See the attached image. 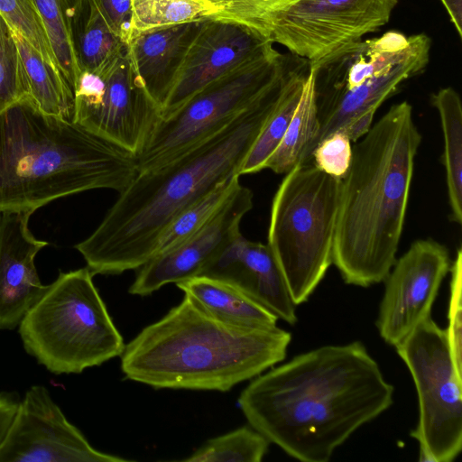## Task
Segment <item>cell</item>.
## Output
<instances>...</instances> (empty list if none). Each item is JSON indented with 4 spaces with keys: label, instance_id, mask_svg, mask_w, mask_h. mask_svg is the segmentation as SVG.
Segmentation results:
<instances>
[{
    "label": "cell",
    "instance_id": "20",
    "mask_svg": "<svg viewBox=\"0 0 462 462\" xmlns=\"http://www.w3.org/2000/svg\"><path fill=\"white\" fill-rule=\"evenodd\" d=\"M208 313L238 326L273 328L278 318L231 284L207 276H194L175 283Z\"/></svg>",
    "mask_w": 462,
    "mask_h": 462
},
{
    "label": "cell",
    "instance_id": "22",
    "mask_svg": "<svg viewBox=\"0 0 462 462\" xmlns=\"http://www.w3.org/2000/svg\"><path fill=\"white\" fill-rule=\"evenodd\" d=\"M310 71L309 60L298 57L288 71L278 101L251 146L241 168L240 176L258 172L280 144L299 104Z\"/></svg>",
    "mask_w": 462,
    "mask_h": 462
},
{
    "label": "cell",
    "instance_id": "29",
    "mask_svg": "<svg viewBox=\"0 0 462 462\" xmlns=\"http://www.w3.org/2000/svg\"><path fill=\"white\" fill-rule=\"evenodd\" d=\"M132 4L133 35L149 29L214 18L218 14L217 8L202 0H132Z\"/></svg>",
    "mask_w": 462,
    "mask_h": 462
},
{
    "label": "cell",
    "instance_id": "21",
    "mask_svg": "<svg viewBox=\"0 0 462 462\" xmlns=\"http://www.w3.org/2000/svg\"><path fill=\"white\" fill-rule=\"evenodd\" d=\"M12 32L23 63L28 99L44 114L74 121V93L61 72L21 32L13 28Z\"/></svg>",
    "mask_w": 462,
    "mask_h": 462
},
{
    "label": "cell",
    "instance_id": "15",
    "mask_svg": "<svg viewBox=\"0 0 462 462\" xmlns=\"http://www.w3.org/2000/svg\"><path fill=\"white\" fill-rule=\"evenodd\" d=\"M273 46L271 39L243 23L225 18L201 20L162 107L161 117L172 114L210 81Z\"/></svg>",
    "mask_w": 462,
    "mask_h": 462
},
{
    "label": "cell",
    "instance_id": "11",
    "mask_svg": "<svg viewBox=\"0 0 462 462\" xmlns=\"http://www.w3.org/2000/svg\"><path fill=\"white\" fill-rule=\"evenodd\" d=\"M74 122L136 155L161 118L125 49L97 71H81L73 89Z\"/></svg>",
    "mask_w": 462,
    "mask_h": 462
},
{
    "label": "cell",
    "instance_id": "26",
    "mask_svg": "<svg viewBox=\"0 0 462 462\" xmlns=\"http://www.w3.org/2000/svg\"><path fill=\"white\" fill-rule=\"evenodd\" d=\"M82 0H33L59 69L72 88L80 74L72 27Z\"/></svg>",
    "mask_w": 462,
    "mask_h": 462
},
{
    "label": "cell",
    "instance_id": "2",
    "mask_svg": "<svg viewBox=\"0 0 462 462\" xmlns=\"http://www.w3.org/2000/svg\"><path fill=\"white\" fill-rule=\"evenodd\" d=\"M284 77L208 138L136 174L92 234L75 245L93 274L139 269L153 256L160 235L180 211L222 181L240 176L278 101Z\"/></svg>",
    "mask_w": 462,
    "mask_h": 462
},
{
    "label": "cell",
    "instance_id": "28",
    "mask_svg": "<svg viewBox=\"0 0 462 462\" xmlns=\"http://www.w3.org/2000/svg\"><path fill=\"white\" fill-rule=\"evenodd\" d=\"M270 441L252 427L243 426L206 441L185 462H261Z\"/></svg>",
    "mask_w": 462,
    "mask_h": 462
},
{
    "label": "cell",
    "instance_id": "31",
    "mask_svg": "<svg viewBox=\"0 0 462 462\" xmlns=\"http://www.w3.org/2000/svg\"><path fill=\"white\" fill-rule=\"evenodd\" d=\"M0 14L48 63L60 70L33 0H0Z\"/></svg>",
    "mask_w": 462,
    "mask_h": 462
},
{
    "label": "cell",
    "instance_id": "3",
    "mask_svg": "<svg viewBox=\"0 0 462 462\" xmlns=\"http://www.w3.org/2000/svg\"><path fill=\"white\" fill-rule=\"evenodd\" d=\"M360 139L341 180L333 263L346 283L369 287L396 261L421 135L402 101Z\"/></svg>",
    "mask_w": 462,
    "mask_h": 462
},
{
    "label": "cell",
    "instance_id": "4",
    "mask_svg": "<svg viewBox=\"0 0 462 462\" xmlns=\"http://www.w3.org/2000/svg\"><path fill=\"white\" fill-rule=\"evenodd\" d=\"M287 330L226 322L192 298L148 325L125 346L121 370L155 389L228 392L283 361Z\"/></svg>",
    "mask_w": 462,
    "mask_h": 462
},
{
    "label": "cell",
    "instance_id": "8",
    "mask_svg": "<svg viewBox=\"0 0 462 462\" xmlns=\"http://www.w3.org/2000/svg\"><path fill=\"white\" fill-rule=\"evenodd\" d=\"M340 189L341 180L307 162L285 174L273 197L267 245L296 306L333 263Z\"/></svg>",
    "mask_w": 462,
    "mask_h": 462
},
{
    "label": "cell",
    "instance_id": "16",
    "mask_svg": "<svg viewBox=\"0 0 462 462\" xmlns=\"http://www.w3.org/2000/svg\"><path fill=\"white\" fill-rule=\"evenodd\" d=\"M252 208L253 192L239 183L203 226L143 264L129 293L147 296L166 284L199 275L241 234V220Z\"/></svg>",
    "mask_w": 462,
    "mask_h": 462
},
{
    "label": "cell",
    "instance_id": "12",
    "mask_svg": "<svg viewBox=\"0 0 462 462\" xmlns=\"http://www.w3.org/2000/svg\"><path fill=\"white\" fill-rule=\"evenodd\" d=\"M399 0H300L254 29L291 54L317 62L386 24Z\"/></svg>",
    "mask_w": 462,
    "mask_h": 462
},
{
    "label": "cell",
    "instance_id": "6",
    "mask_svg": "<svg viewBox=\"0 0 462 462\" xmlns=\"http://www.w3.org/2000/svg\"><path fill=\"white\" fill-rule=\"evenodd\" d=\"M430 47L425 33L407 36L393 30L310 63L319 124L313 150L353 117L375 113L404 81L423 72Z\"/></svg>",
    "mask_w": 462,
    "mask_h": 462
},
{
    "label": "cell",
    "instance_id": "33",
    "mask_svg": "<svg viewBox=\"0 0 462 462\" xmlns=\"http://www.w3.org/2000/svg\"><path fill=\"white\" fill-rule=\"evenodd\" d=\"M450 297L448 310V324L446 329L451 356L457 371L462 374V252L459 247L449 270Z\"/></svg>",
    "mask_w": 462,
    "mask_h": 462
},
{
    "label": "cell",
    "instance_id": "7",
    "mask_svg": "<svg viewBox=\"0 0 462 462\" xmlns=\"http://www.w3.org/2000/svg\"><path fill=\"white\" fill-rule=\"evenodd\" d=\"M93 275L88 267L60 273L17 327L25 351L52 374H80L125 349Z\"/></svg>",
    "mask_w": 462,
    "mask_h": 462
},
{
    "label": "cell",
    "instance_id": "10",
    "mask_svg": "<svg viewBox=\"0 0 462 462\" xmlns=\"http://www.w3.org/2000/svg\"><path fill=\"white\" fill-rule=\"evenodd\" d=\"M395 347L418 395L419 420L411 436L419 443V460L451 462L462 449V374L446 329L430 317Z\"/></svg>",
    "mask_w": 462,
    "mask_h": 462
},
{
    "label": "cell",
    "instance_id": "30",
    "mask_svg": "<svg viewBox=\"0 0 462 462\" xmlns=\"http://www.w3.org/2000/svg\"><path fill=\"white\" fill-rule=\"evenodd\" d=\"M27 97L23 63L12 28L0 14V113Z\"/></svg>",
    "mask_w": 462,
    "mask_h": 462
},
{
    "label": "cell",
    "instance_id": "32",
    "mask_svg": "<svg viewBox=\"0 0 462 462\" xmlns=\"http://www.w3.org/2000/svg\"><path fill=\"white\" fill-rule=\"evenodd\" d=\"M353 147L348 136L337 129L321 140L311 153L310 162L324 173L342 180L352 161Z\"/></svg>",
    "mask_w": 462,
    "mask_h": 462
},
{
    "label": "cell",
    "instance_id": "14",
    "mask_svg": "<svg viewBox=\"0 0 462 462\" xmlns=\"http://www.w3.org/2000/svg\"><path fill=\"white\" fill-rule=\"evenodd\" d=\"M450 266L448 248L433 239L414 241L396 259L383 281L385 290L376 321L384 342L395 346L430 317L431 307Z\"/></svg>",
    "mask_w": 462,
    "mask_h": 462
},
{
    "label": "cell",
    "instance_id": "25",
    "mask_svg": "<svg viewBox=\"0 0 462 462\" xmlns=\"http://www.w3.org/2000/svg\"><path fill=\"white\" fill-rule=\"evenodd\" d=\"M78 65L81 71L101 69L125 49L95 0H82L72 27Z\"/></svg>",
    "mask_w": 462,
    "mask_h": 462
},
{
    "label": "cell",
    "instance_id": "18",
    "mask_svg": "<svg viewBox=\"0 0 462 462\" xmlns=\"http://www.w3.org/2000/svg\"><path fill=\"white\" fill-rule=\"evenodd\" d=\"M198 276L226 282L278 319L291 325L297 322L296 305L268 245L240 234Z\"/></svg>",
    "mask_w": 462,
    "mask_h": 462
},
{
    "label": "cell",
    "instance_id": "1",
    "mask_svg": "<svg viewBox=\"0 0 462 462\" xmlns=\"http://www.w3.org/2000/svg\"><path fill=\"white\" fill-rule=\"evenodd\" d=\"M393 392L365 345L355 341L322 346L259 374L237 403L250 426L288 456L328 462L390 408Z\"/></svg>",
    "mask_w": 462,
    "mask_h": 462
},
{
    "label": "cell",
    "instance_id": "19",
    "mask_svg": "<svg viewBox=\"0 0 462 462\" xmlns=\"http://www.w3.org/2000/svg\"><path fill=\"white\" fill-rule=\"evenodd\" d=\"M200 21L143 31L126 45L134 68L161 111Z\"/></svg>",
    "mask_w": 462,
    "mask_h": 462
},
{
    "label": "cell",
    "instance_id": "35",
    "mask_svg": "<svg viewBox=\"0 0 462 462\" xmlns=\"http://www.w3.org/2000/svg\"><path fill=\"white\" fill-rule=\"evenodd\" d=\"M19 402L16 393L0 392V444L13 420Z\"/></svg>",
    "mask_w": 462,
    "mask_h": 462
},
{
    "label": "cell",
    "instance_id": "23",
    "mask_svg": "<svg viewBox=\"0 0 462 462\" xmlns=\"http://www.w3.org/2000/svg\"><path fill=\"white\" fill-rule=\"evenodd\" d=\"M319 129L314 78L310 69L291 120L280 144L267 161L265 169L286 174L298 164L310 162Z\"/></svg>",
    "mask_w": 462,
    "mask_h": 462
},
{
    "label": "cell",
    "instance_id": "27",
    "mask_svg": "<svg viewBox=\"0 0 462 462\" xmlns=\"http://www.w3.org/2000/svg\"><path fill=\"white\" fill-rule=\"evenodd\" d=\"M239 183L240 176L231 177L180 211L160 235L153 256L178 245L203 226Z\"/></svg>",
    "mask_w": 462,
    "mask_h": 462
},
{
    "label": "cell",
    "instance_id": "5",
    "mask_svg": "<svg viewBox=\"0 0 462 462\" xmlns=\"http://www.w3.org/2000/svg\"><path fill=\"white\" fill-rule=\"evenodd\" d=\"M137 173L134 154L28 98L0 113V210L34 212L90 189L120 192Z\"/></svg>",
    "mask_w": 462,
    "mask_h": 462
},
{
    "label": "cell",
    "instance_id": "9",
    "mask_svg": "<svg viewBox=\"0 0 462 462\" xmlns=\"http://www.w3.org/2000/svg\"><path fill=\"white\" fill-rule=\"evenodd\" d=\"M297 57L273 46L195 92L159 119L135 155L138 172L170 162L221 129L278 82Z\"/></svg>",
    "mask_w": 462,
    "mask_h": 462
},
{
    "label": "cell",
    "instance_id": "24",
    "mask_svg": "<svg viewBox=\"0 0 462 462\" xmlns=\"http://www.w3.org/2000/svg\"><path fill=\"white\" fill-rule=\"evenodd\" d=\"M431 104L437 109L443 133L442 163L446 171L451 219L462 222V106L457 92L443 88L432 94Z\"/></svg>",
    "mask_w": 462,
    "mask_h": 462
},
{
    "label": "cell",
    "instance_id": "34",
    "mask_svg": "<svg viewBox=\"0 0 462 462\" xmlns=\"http://www.w3.org/2000/svg\"><path fill=\"white\" fill-rule=\"evenodd\" d=\"M113 32L127 45L133 35L132 0H95Z\"/></svg>",
    "mask_w": 462,
    "mask_h": 462
},
{
    "label": "cell",
    "instance_id": "36",
    "mask_svg": "<svg viewBox=\"0 0 462 462\" xmlns=\"http://www.w3.org/2000/svg\"><path fill=\"white\" fill-rule=\"evenodd\" d=\"M444 5L457 35L462 37V0H440Z\"/></svg>",
    "mask_w": 462,
    "mask_h": 462
},
{
    "label": "cell",
    "instance_id": "13",
    "mask_svg": "<svg viewBox=\"0 0 462 462\" xmlns=\"http://www.w3.org/2000/svg\"><path fill=\"white\" fill-rule=\"evenodd\" d=\"M132 462L96 449L70 423L49 390L32 385L0 444V462Z\"/></svg>",
    "mask_w": 462,
    "mask_h": 462
},
{
    "label": "cell",
    "instance_id": "17",
    "mask_svg": "<svg viewBox=\"0 0 462 462\" xmlns=\"http://www.w3.org/2000/svg\"><path fill=\"white\" fill-rule=\"evenodd\" d=\"M33 211L0 210V329L17 328L44 291L35 266L48 243L29 229Z\"/></svg>",
    "mask_w": 462,
    "mask_h": 462
}]
</instances>
